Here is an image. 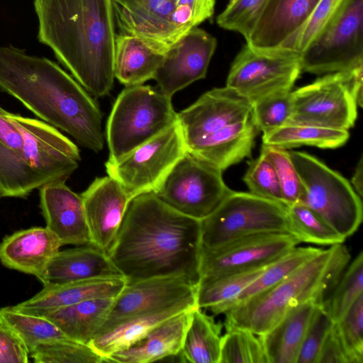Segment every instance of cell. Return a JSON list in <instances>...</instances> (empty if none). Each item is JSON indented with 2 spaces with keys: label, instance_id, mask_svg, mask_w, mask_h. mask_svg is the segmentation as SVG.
<instances>
[{
  "label": "cell",
  "instance_id": "obj_16",
  "mask_svg": "<svg viewBox=\"0 0 363 363\" xmlns=\"http://www.w3.org/2000/svg\"><path fill=\"white\" fill-rule=\"evenodd\" d=\"M217 46L206 30L191 28L166 52L154 79L160 90L172 96L193 82L205 78Z\"/></svg>",
  "mask_w": 363,
  "mask_h": 363
},
{
  "label": "cell",
  "instance_id": "obj_1",
  "mask_svg": "<svg viewBox=\"0 0 363 363\" xmlns=\"http://www.w3.org/2000/svg\"><path fill=\"white\" fill-rule=\"evenodd\" d=\"M201 249V220L147 193L129 201L107 254L126 284L174 276L198 285Z\"/></svg>",
  "mask_w": 363,
  "mask_h": 363
},
{
  "label": "cell",
  "instance_id": "obj_13",
  "mask_svg": "<svg viewBox=\"0 0 363 363\" xmlns=\"http://www.w3.org/2000/svg\"><path fill=\"white\" fill-rule=\"evenodd\" d=\"M301 72L300 54L288 50L257 52L245 43L231 64L226 86L252 104L291 91Z\"/></svg>",
  "mask_w": 363,
  "mask_h": 363
},
{
  "label": "cell",
  "instance_id": "obj_46",
  "mask_svg": "<svg viewBox=\"0 0 363 363\" xmlns=\"http://www.w3.org/2000/svg\"><path fill=\"white\" fill-rule=\"evenodd\" d=\"M216 0H177L169 18L172 35L178 41L191 28L211 18Z\"/></svg>",
  "mask_w": 363,
  "mask_h": 363
},
{
  "label": "cell",
  "instance_id": "obj_38",
  "mask_svg": "<svg viewBox=\"0 0 363 363\" xmlns=\"http://www.w3.org/2000/svg\"><path fill=\"white\" fill-rule=\"evenodd\" d=\"M225 330L221 338L219 363H268L258 335L241 328Z\"/></svg>",
  "mask_w": 363,
  "mask_h": 363
},
{
  "label": "cell",
  "instance_id": "obj_10",
  "mask_svg": "<svg viewBox=\"0 0 363 363\" xmlns=\"http://www.w3.org/2000/svg\"><path fill=\"white\" fill-rule=\"evenodd\" d=\"M177 122L121 159L105 164L108 175L123 188L129 199L155 193L176 163L186 154Z\"/></svg>",
  "mask_w": 363,
  "mask_h": 363
},
{
  "label": "cell",
  "instance_id": "obj_41",
  "mask_svg": "<svg viewBox=\"0 0 363 363\" xmlns=\"http://www.w3.org/2000/svg\"><path fill=\"white\" fill-rule=\"evenodd\" d=\"M268 0H230L217 16L223 29L234 31L246 39L251 33Z\"/></svg>",
  "mask_w": 363,
  "mask_h": 363
},
{
  "label": "cell",
  "instance_id": "obj_42",
  "mask_svg": "<svg viewBox=\"0 0 363 363\" xmlns=\"http://www.w3.org/2000/svg\"><path fill=\"white\" fill-rule=\"evenodd\" d=\"M260 153L274 167L280 184L284 203L290 206L298 203L301 184L289 152L274 146L262 145Z\"/></svg>",
  "mask_w": 363,
  "mask_h": 363
},
{
  "label": "cell",
  "instance_id": "obj_15",
  "mask_svg": "<svg viewBox=\"0 0 363 363\" xmlns=\"http://www.w3.org/2000/svg\"><path fill=\"white\" fill-rule=\"evenodd\" d=\"M289 233L245 237L214 249L201 247L200 280L267 265L299 244Z\"/></svg>",
  "mask_w": 363,
  "mask_h": 363
},
{
  "label": "cell",
  "instance_id": "obj_23",
  "mask_svg": "<svg viewBox=\"0 0 363 363\" xmlns=\"http://www.w3.org/2000/svg\"><path fill=\"white\" fill-rule=\"evenodd\" d=\"M61 246L46 227L22 230L0 243V261L6 267L33 275L43 284L46 267Z\"/></svg>",
  "mask_w": 363,
  "mask_h": 363
},
{
  "label": "cell",
  "instance_id": "obj_19",
  "mask_svg": "<svg viewBox=\"0 0 363 363\" xmlns=\"http://www.w3.org/2000/svg\"><path fill=\"white\" fill-rule=\"evenodd\" d=\"M81 196L91 243L108 253L130 199L121 185L108 175L96 178Z\"/></svg>",
  "mask_w": 363,
  "mask_h": 363
},
{
  "label": "cell",
  "instance_id": "obj_18",
  "mask_svg": "<svg viewBox=\"0 0 363 363\" xmlns=\"http://www.w3.org/2000/svg\"><path fill=\"white\" fill-rule=\"evenodd\" d=\"M320 0H268L246 44L271 52L287 48L307 23Z\"/></svg>",
  "mask_w": 363,
  "mask_h": 363
},
{
  "label": "cell",
  "instance_id": "obj_35",
  "mask_svg": "<svg viewBox=\"0 0 363 363\" xmlns=\"http://www.w3.org/2000/svg\"><path fill=\"white\" fill-rule=\"evenodd\" d=\"M322 250L311 246H296L268 264L259 276L242 291L229 309L281 281Z\"/></svg>",
  "mask_w": 363,
  "mask_h": 363
},
{
  "label": "cell",
  "instance_id": "obj_37",
  "mask_svg": "<svg viewBox=\"0 0 363 363\" xmlns=\"http://www.w3.org/2000/svg\"><path fill=\"white\" fill-rule=\"evenodd\" d=\"M363 294V252L361 250L347 266L337 284L323 301L333 323L338 321Z\"/></svg>",
  "mask_w": 363,
  "mask_h": 363
},
{
  "label": "cell",
  "instance_id": "obj_21",
  "mask_svg": "<svg viewBox=\"0 0 363 363\" xmlns=\"http://www.w3.org/2000/svg\"><path fill=\"white\" fill-rule=\"evenodd\" d=\"M177 0H111L121 33L143 38L167 51L176 40L169 18Z\"/></svg>",
  "mask_w": 363,
  "mask_h": 363
},
{
  "label": "cell",
  "instance_id": "obj_45",
  "mask_svg": "<svg viewBox=\"0 0 363 363\" xmlns=\"http://www.w3.org/2000/svg\"><path fill=\"white\" fill-rule=\"evenodd\" d=\"M348 0H320L311 16L287 48L301 54L341 11Z\"/></svg>",
  "mask_w": 363,
  "mask_h": 363
},
{
  "label": "cell",
  "instance_id": "obj_28",
  "mask_svg": "<svg viewBox=\"0 0 363 363\" xmlns=\"http://www.w3.org/2000/svg\"><path fill=\"white\" fill-rule=\"evenodd\" d=\"M320 303L309 301L292 308L272 329L258 335L268 363H296L307 328Z\"/></svg>",
  "mask_w": 363,
  "mask_h": 363
},
{
  "label": "cell",
  "instance_id": "obj_32",
  "mask_svg": "<svg viewBox=\"0 0 363 363\" xmlns=\"http://www.w3.org/2000/svg\"><path fill=\"white\" fill-rule=\"evenodd\" d=\"M267 265L199 281L196 294V306L208 310L214 315L224 314Z\"/></svg>",
  "mask_w": 363,
  "mask_h": 363
},
{
  "label": "cell",
  "instance_id": "obj_44",
  "mask_svg": "<svg viewBox=\"0 0 363 363\" xmlns=\"http://www.w3.org/2000/svg\"><path fill=\"white\" fill-rule=\"evenodd\" d=\"M335 324L350 363H363V294Z\"/></svg>",
  "mask_w": 363,
  "mask_h": 363
},
{
  "label": "cell",
  "instance_id": "obj_43",
  "mask_svg": "<svg viewBox=\"0 0 363 363\" xmlns=\"http://www.w3.org/2000/svg\"><path fill=\"white\" fill-rule=\"evenodd\" d=\"M247 164L243 181L250 193L284 204L280 184L272 163L260 153Z\"/></svg>",
  "mask_w": 363,
  "mask_h": 363
},
{
  "label": "cell",
  "instance_id": "obj_27",
  "mask_svg": "<svg viewBox=\"0 0 363 363\" xmlns=\"http://www.w3.org/2000/svg\"><path fill=\"white\" fill-rule=\"evenodd\" d=\"M166 52L139 36L116 34L114 77L125 86L141 85L154 79Z\"/></svg>",
  "mask_w": 363,
  "mask_h": 363
},
{
  "label": "cell",
  "instance_id": "obj_33",
  "mask_svg": "<svg viewBox=\"0 0 363 363\" xmlns=\"http://www.w3.org/2000/svg\"><path fill=\"white\" fill-rule=\"evenodd\" d=\"M349 137L347 130L288 123L263 133L262 145L284 150L301 146L334 149L343 145Z\"/></svg>",
  "mask_w": 363,
  "mask_h": 363
},
{
  "label": "cell",
  "instance_id": "obj_5",
  "mask_svg": "<svg viewBox=\"0 0 363 363\" xmlns=\"http://www.w3.org/2000/svg\"><path fill=\"white\" fill-rule=\"evenodd\" d=\"M23 138L20 149L0 141V194L23 198L35 189L65 182L81 160L77 146L57 128L37 119L9 113Z\"/></svg>",
  "mask_w": 363,
  "mask_h": 363
},
{
  "label": "cell",
  "instance_id": "obj_51",
  "mask_svg": "<svg viewBox=\"0 0 363 363\" xmlns=\"http://www.w3.org/2000/svg\"><path fill=\"white\" fill-rule=\"evenodd\" d=\"M363 162L362 157L360 158L354 174L351 179L352 186L357 194L361 197L362 196V178H363Z\"/></svg>",
  "mask_w": 363,
  "mask_h": 363
},
{
  "label": "cell",
  "instance_id": "obj_9",
  "mask_svg": "<svg viewBox=\"0 0 363 363\" xmlns=\"http://www.w3.org/2000/svg\"><path fill=\"white\" fill-rule=\"evenodd\" d=\"M288 233L286 206L251 193L231 191L201 220V247L214 249L258 234Z\"/></svg>",
  "mask_w": 363,
  "mask_h": 363
},
{
  "label": "cell",
  "instance_id": "obj_24",
  "mask_svg": "<svg viewBox=\"0 0 363 363\" xmlns=\"http://www.w3.org/2000/svg\"><path fill=\"white\" fill-rule=\"evenodd\" d=\"M258 132L250 116L185 145L186 152L223 172L251 155Z\"/></svg>",
  "mask_w": 363,
  "mask_h": 363
},
{
  "label": "cell",
  "instance_id": "obj_34",
  "mask_svg": "<svg viewBox=\"0 0 363 363\" xmlns=\"http://www.w3.org/2000/svg\"><path fill=\"white\" fill-rule=\"evenodd\" d=\"M0 325L15 336L28 354L40 343L69 339L45 317L23 313L12 306L0 308Z\"/></svg>",
  "mask_w": 363,
  "mask_h": 363
},
{
  "label": "cell",
  "instance_id": "obj_7",
  "mask_svg": "<svg viewBox=\"0 0 363 363\" xmlns=\"http://www.w3.org/2000/svg\"><path fill=\"white\" fill-rule=\"evenodd\" d=\"M298 174L301 191L298 203L319 216L347 239L360 226L363 218L361 197L337 172L313 155L290 151Z\"/></svg>",
  "mask_w": 363,
  "mask_h": 363
},
{
  "label": "cell",
  "instance_id": "obj_30",
  "mask_svg": "<svg viewBox=\"0 0 363 363\" xmlns=\"http://www.w3.org/2000/svg\"><path fill=\"white\" fill-rule=\"evenodd\" d=\"M194 309V308H193ZM177 306L160 312L134 316L99 333L89 345L105 359L111 354L130 347L166 319L185 311Z\"/></svg>",
  "mask_w": 363,
  "mask_h": 363
},
{
  "label": "cell",
  "instance_id": "obj_11",
  "mask_svg": "<svg viewBox=\"0 0 363 363\" xmlns=\"http://www.w3.org/2000/svg\"><path fill=\"white\" fill-rule=\"evenodd\" d=\"M302 71L317 75L363 67V0L345 6L301 54Z\"/></svg>",
  "mask_w": 363,
  "mask_h": 363
},
{
  "label": "cell",
  "instance_id": "obj_22",
  "mask_svg": "<svg viewBox=\"0 0 363 363\" xmlns=\"http://www.w3.org/2000/svg\"><path fill=\"white\" fill-rule=\"evenodd\" d=\"M126 284L123 277L99 278L64 283L48 282L32 298L12 306L16 311L35 315L86 300L116 298Z\"/></svg>",
  "mask_w": 363,
  "mask_h": 363
},
{
  "label": "cell",
  "instance_id": "obj_52",
  "mask_svg": "<svg viewBox=\"0 0 363 363\" xmlns=\"http://www.w3.org/2000/svg\"><path fill=\"white\" fill-rule=\"evenodd\" d=\"M1 197V194H0V198Z\"/></svg>",
  "mask_w": 363,
  "mask_h": 363
},
{
  "label": "cell",
  "instance_id": "obj_26",
  "mask_svg": "<svg viewBox=\"0 0 363 363\" xmlns=\"http://www.w3.org/2000/svg\"><path fill=\"white\" fill-rule=\"evenodd\" d=\"M117 277H123L108 254L88 244L59 250L46 267L43 284Z\"/></svg>",
  "mask_w": 363,
  "mask_h": 363
},
{
  "label": "cell",
  "instance_id": "obj_50",
  "mask_svg": "<svg viewBox=\"0 0 363 363\" xmlns=\"http://www.w3.org/2000/svg\"><path fill=\"white\" fill-rule=\"evenodd\" d=\"M9 114L0 106V141L11 148L20 149L23 145V138L9 119Z\"/></svg>",
  "mask_w": 363,
  "mask_h": 363
},
{
  "label": "cell",
  "instance_id": "obj_6",
  "mask_svg": "<svg viewBox=\"0 0 363 363\" xmlns=\"http://www.w3.org/2000/svg\"><path fill=\"white\" fill-rule=\"evenodd\" d=\"M177 122L172 97L149 85L126 86L108 118L107 161H116Z\"/></svg>",
  "mask_w": 363,
  "mask_h": 363
},
{
  "label": "cell",
  "instance_id": "obj_39",
  "mask_svg": "<svg viewBox=\"0 0 363 363\" xmlns=\"http://www.w3.org/2000/svg\"><path fill=\"white\" fill-rule=\"evenodd\" d=\"M36 363H101L103 357L89 345L70 339L48 341L38 345L30 354Z\"/></svg>",
  "mask_w": 363,
  "mask_h": 363
},
{
  "label": "cell",
  "instance_id": "obj_25",
  "mask_svg": "<svg viewBox=\"0 0 363 363\" xmlns=\"http://www.w3.org/2000/svg\"><path fill=\"white\" fill-rule=\"evenodd\" d=\"M192 310L166 319L141 340L130 347L111 354L105 362L150 363L177 357L182 350Z\"/></svg>",
  "mask_w": 363,
  "mask_h": 363
},
{
  "label": "cell",
  "instance_id": "obj_36",
  "mask_svg": "<svg viewBox=\"0 0 363 363\" xmlns=\"http://www.w3.org/2000/svg\"><path fill=\"white\" fill-rule=\"evenodd\" d=\"M286 215L288 233L299 242L331 246L344 243L346 240L313 211L302 203L286 206Z\"/></svg>",
  "mask_w": 363,
  "mask_h": 363
},
{
  "label": "cell",
  "instance_id": "obj_20",
  "mask_svg": "<svg viewBox=\"0 0 363 363\" xmlns=\"http://www.w3.org/2000/svg\"><path fill=\"white\" fill-rule=\"evenodd\" d=\"M39 189L46 228L62 245L91 244L81 195L72 191L65 182L47 184Z\"/></svg>",
  "mask_w": 363,
  "mask_h": 363
},
{
  "label": "cell",
  "instance_id": "obj_17",
  "mask_svg": "<svg viewBox=\"0 0 363 363\" xmlns=\"http://www.w3.org/2000/svg\"><path fill=\"white\" fill-rule=\"evenodd\" d=\"M252 104L225 85L202 94L177 113L185 145L251 116Z\"/></svg>",
  "mask_w": 363,
  "mask_h": 363
},
{
  "label": "cell",
  "instance_id": "obj_4",
  "mask_svg": "<svg viewBox=\"0 0 363 363\" xmlns=\"http://www.w3.org/2000/svg\"><path fill=\"white\" fill-rule=\"evenodd\" d=\"M350 259L343 243L322 250L281 281L226 311L225 328L245 329L259 335L272 329L292 308L309 301L323 302Z\"/></svg>",
  "mask_w": 363,
  "mask_h": 363
},
{
  "label": "cell",
  "instance_id": "obj_8",
  "mask_svg": "<svg viewBox=\"0 0 363 363\" xmlns=\"http://www.w3.org/2000/svg\"><path fill=\"white\" fill-rule=\"evenodd\" d=\"M363 67L325 74L291 91L289 123L347 130L362 106Z\"/></svg>",
  "mask_w": 363,
  "mask_h": 363
},
{
  "label": "cell",
  "instance_id": "obj_49",
  "mask_svg": "<svg viewBox=\"0 0 363 363\" xmlns=\"http://www.w3.org/2000/svg\"><path fill=\"white\" fill-rule=\"evenodd\" d=\"M28 354L18 340L0 325V363H28Z\"/></svg>",
  "mask_w": 363,
  "mask_h": 363
},
{
  "label": "cell",
  "instance_id": "obj_29",
  "mask_svg": "<svg viewBox=\"0 0 363 363\" xmlns=\"http://www.w3.org/2000/svg\"><path fill=\"white\" fill-rule=\"evenodd\" d=\"M115 298H94L56 308L43 316L69 339L89 345L105 323Z\"/></svg>",
  "mask_w": 363,
  "mask_h": 363
},
{
  "label": "cell",
  "instance_id": "obj_12",
  "mask_svg": "<svg viewBox=\"0 0 363 363\" xmlns=\"http://www.w3.org/2000/svg\"><path fill=\"white\" fill-rule=\"evenodd\" d=\"M222 172L186 152L155 194L175 211L202 220L232 191L224 182Z\"/></svg>",
  "mask_w": 363,
  "mask_h": 363
},
{
  "label": "cell",
  "instance_id": "obj_40",
  "mask_svg": "<svg viewBox=\"0 0 363 363\" xmlns=\"http://www.w3.org/2000/svg\"><path fill=\"white\" fill-rule=\"evenodd\" d=\"M252 104L251 116L256 128L263 133H268L289 123L292 111L291 91L267 96Z\"/></svg>",
  "mask_w": 363,
  "mask_h": 363
},
{
  "label": "cell",
  "instance_id": "obj_3",
  "mask_svg": "<svg viewBox=\"0 0 363 363\" xmlns=\"http://www.w3.org/2000/svg\"><path fill=\"white\" fill-rule=\"evenodd\" d=\"M38 39L96 97L114 81L115 20L111 0H34Z\"/></svg>",
  "mask_w": 363,
  "mask_h": 363
},
{
  "label": "cell",
  "instance_id": "obj_47",
  "mask_svg": "<svg viewBox=\"0 0 363 363\" xmlns=\"http://www.w3.org/2000/svg\"><path fill=\"white\" fill-rule=\"evenodd\" d=\"M333 324L323 302L318 303L305 334L296 363H318L324 340Z\"/></svg>",
  "mask_w": 363,
  "mask_h": 363
},
{
  "label": "cell",
  "instance_id": "obj_48",
  "mask_svg": "<svg viewBox=\"0 0 363 363\" xmlns=\"http://www.w3.org/2000/svg\"><path fill=\"white\" fill-rule=\"evenodd\" d=\"M318 363H350L335 323L324 340Z\"/></svg>",
  "mask_w": 363,
  "mask_h": 363
},
{
  "label": "cell",
  "instance_id": "obj_2",
  "mask_svg": "<svg viewBox=\"0 0 363 363\" xmlns=\"http://www.w3.org/2000/svg\"><path fill=\"white\" fill-rule=\"evenodd\" d=\"M0 89L44 122L94 152L104 147L102 113L95 101L53 61L0 46Z\"/></svg>",
  "mask_w": 363,
  "mask_h": 363
},
{
  "label": "cell",
  "instance_id": "obj_14",
  "mask_svg": "<svg viewBox=\"0 0 363 363\" xmlns=\"http://www.w3.org/2000/svg\"><path fill=\"white\" fill-rule=\"evenodd\" d=\"M196 289L197 285L188 279L174 276L153 277L126 284L114 298L99 333L134 316L177 306L195 308L197 307Z\"/></svg>",
  "mask_w": 363,
  "mask_h": 363
},
{
  "label": "cell",
  "instance_id": "obj_53",
  "mask_svg": "<svg viewBox=\"0 0 363 363\" xmlns=\"http://www.w3.org/2000/svg\"><path fill=\"white\" fill-rule=\"evenodd\" d=\"M229 1H230V0H229Z\"/></svg>",
  "mask_w": 363,
  "mask_h": 363
},
{
  "label": "cell",
  "instance_id": "obj_31",
  "mask_svg": "<svg viewBox=\"0 0 363 363\" xmlns=\"http://www.w3.org/2000/svg\"><path fill=\"white\" fill-rule=\"evenodd\" d=\"M223 324L196 307L191 311L180 352V362L219 363Z\"/></svg>",
  "mask_w": 363,
  "mask_h": 363
}]
</instances>
